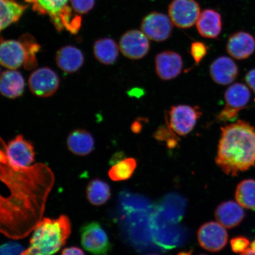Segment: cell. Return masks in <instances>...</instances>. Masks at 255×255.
Returning a JSON list of instances; mask_svg holds the SVG:
<instances>
[{
  "label": "cell",
  "instance_id": "obj_1",
  "mask_svg": "<svg viewBox=\"0 0 255 255\" xmlns=\"http://www.w3.org/2000/svg\"><path fill=\"white\" fill-rule=\"evenodd\" d=\"M216 164L226 174L236 176L255 165V130L245 121L221 128Z\"/></svg>",
  "mask_w": 255,
  "mask_h": 255
},
{
  "label": "cell",
  "instance_id": "obj_2",
  "mask_svg": "<svg viewBox=\"0 0 255 255\" xmlns=\"http://www.w3.org/2000/svg\"><path fill=\"white\" fill-rule=\"evenodd\" d=\"M71 230V221L66 215L43 218L35 226L30 246L21 255H55L66 244Z\"/></svg>",
  "mask_w": 255,
  "mask_h": 255
},
{
  "label": "cell",
  "instance_id": "obj_3",
  "mask_svg": "<svg viewBox=\"0 0 255 255\" xmlns=\"http://www.w3.org/2000/svg\"><path fill=\"white\" fill-rule=\"evenodd\" d=\"M81 242L83 248L94 255H107L112 245L107 232L100 223H86L81 228Z\"/></svg>",
  "mask_w": 255,
  "mask_h": 255
},
{
  "label": "cell",
  "instance_id": "obj_4",
  "mask_svg": "<svg viewBox=\"0 0 255 255\" xmlns=\"http://www.w3.org/2000/svg\"><path fill=\"white\" fill-rule=\"evenodd\" d=\"M201 116L202 112L198 107L186 105L173 106L169 112L168 126L176 134L186 135L192 131Z\"/></svg>",
  "mask_w": 255,
  "mask_h": 255
},
{
  "label": "cell",
  "instance_id": "obj_5",
  "mask_svg": "<svg viewBox=\"0 0 255 255\" xmlns=\"http://www.w3.org/2000/svg\"><path fill=\"white\" fill-rule=\"evenodd\" d=\"M225 98V107L218 116L220 122L225 123L237 119L239 112L244 109L250 102L251 93L246 86L237 83L227 89Z\"/></svg>",
  "mask_w": 255,
  "mask_h": 255
},
{
  "label": "cell",
  "instance_id": "obj_6",
  "mask_svg": "<svg viewBox=\"0 0 255 255\" xmlns=\"http://www.w3.org/2000/svg\"><path fill=\"white\" fill-rule=\"evenodd\" d=\"M168 14L175 26L188 28L197 23L200 8L195 0H173L169 5Z\"/></svg>",
  "mask_w": 255,
  "mask_h": 255
},
{
  "label": "cell",
  "instance_id": "obj_7",
  "mask_svg": "<svg viewBox=\"0 0 255 255\" xmlns=\"http://www.w3.org/2000/svg\"><path fill=\"white\" fill-rule=\"evenodd\" d=\"M60 79L57 73L47 67L37 69L28 79L31 92L37 97L47 98L56 93L59 87Z\"/></svg>",
  "mask_w": 255,
  "mask_h": 255
},
{
  "label": "cell",
  "instance_id": "obj_8",
  "mask_svg": "<svg viewBox=\"0 0 255 255\" xmlns=\"http://www.w3.org/2000/svg\"><path fill=\"white\" fill-rule=\"evenodd\" d=\"M197 239L201 247L217 253L227 245L228 234L224 226L219 223L209 222L201 226L197 232Z\"/></svg>",
  "mask_w": 255,
  "mask_h": 255
},
{
  "label": "cell",
  "instance_id": "obj_9",
  "mask_svg": "<svg viewBox=\"0 0 255 255\" xmlns=\"http://www.w3.org/2000/svg\"><path fill=\"white\" fill-rule=\"evenodd\" d=\"M168 16L161 12H152L142 21L141 28L148 39L161 42L171 36L173 24Z\"/></svg>",
  "mask_w": 255,
  "mask_h": 255
},
{
  "label": "cell",
  "instance_id": "obj_10",
  "mask_svg": "<svg viewBox=\"0 0 255 255\" xmlns=\"http://www.w3.org/2000/svg\"><path fill=\"white\" fill-rule=\"evenodd\" d=\"M120 48L121 52L128 58L142 59L149 52L148 38L142 31L137 30L128 31L121 37Z\"/></svg>",
  "mask_w": 255,
  "mask_h": 255
},
{
  "label": "cell",
  "instance_id": "obj_11",
  "mask_svg": "<svg viewBox=\"0 0 255 255\" xmlns=\"http://www.w3.org/2000/svg\"><path fill=\"white\" fill-rule=\"evenodd\" d=\"M6 150L11 161L21 167H30L36 156L33 144L21 135H18L9 141Z\"/></svg>",
  "mask_w": 255,
  "mask_h": 255
},
{
  "label": "cell",
  "instance_id": "obj_12",
  "mask_svg": "<svg viewBox=\"0 0 255 255\" xmlns=\"http://www.w3.org/2000/svg\"><path fill=\"white\" fill-rule=\"evenodd\" d=\"M155 63L156 73L163 81L177 78L182 71L183 66L181 56L173 51H164L158 54Z\"/></svg>",
  "mask_w": 255,
  "mask_h": 255
},
{
  "label": "cell",
  "instance_id": "obj_13",
  "mask_svg": "<svg viewBox=\"0 0 255 255\" xmlns=\"http://www.w3.org/2000/svg\"><path fill=\"white\" fill-rule=\"evenodd\" d=\"M26 59V50L21 41L9 40L0 43V64L11 70L23 65Z\"/></svg>",
  "mask_w": 255,
  "mask_h": 255
},
{
  "label": "cell",
  "instance_id": "obj_14",
  "mask_svg": "<svg viewBox=\"0 0 255 255\" xmlns=\"http://www.w3.org/2000/svg\"><path fill=\"white\" fill-rule=\"evenodd\" d=\"M255 50V39L250 33L237 32L229 38L227 43L229 55L238 60L248 58Z\"/></svg>",
  "mask_w": 255,
  "mask_h": 255
},
{
  "label": "cell",
  "instance_id": "obj_15",
  "mask_svg": "<svg viewBox=\"0 0 255 255\" xmlns=\"http://www.w3.org/2000/svg\"><path fill=\"white\" fill-rule=\"evenodd\" d=\"M210 74L216 84L221 85L231 84L237 78L238 68L236 63L229 57H218L212 63Z\"/></svg>",
  "mask_w": 255,
  "mask_h": 255
},
{
  "label": "cell",
  "instance_id": "obj_16",
  "mask_svg": "<svg viewBox=\"0 0 255 255\" xmlns=\"http://www.w3.org/2000/svg\"><path fill=\"white\" fill-rule=\"evenodd\" d=\"M245 216L242 207L234 201L221 203L215 211L216 221L227 229L237 227L243 221Z\"/></svg>",
  "mask_w": 255,
  "mask_h": 255
},
{
  "label": "cell",
  "instance_id": "obj_17",
  "mask_svg": "<svg viewBox=\"0 0 255 255\" xmlns=\"http://www.w3.org/2000/svg\"><path fill=\"white\" fill-rule=\"evenodd\" d=\"M84 56L81 50L73 46H66L57 51L56 62L57 66L68 73L79 71L84 65Z\"/></svg>",
  "mask_w": 255,
  "mask_h": 255
},
{
  "label": "cell",
  "instance_id": "obj_18",
  "mask_svg": "<svg viewBox=\"0 0 255 255\" xmlns=\"http://www.w3.org/2000/svg\"><path fill=\"white\" fill-rule=\"evenodd\" d=\"M196 27L201 36L209 39H215L222 31L221 15L213 9H206L200 14Z\"/></svg>",
  "mask_w": 255,
  "mask_h": 255
},
{
  "label": "cell",
  "instance_id": "obj_19",
  "mask_svg": "<svg viewBox=\"0 0 255 255\" xmlns=\"http://www.w3.org/2000/svg\"><path fill=\"white\" fill-rule=\"evenodd\" d=\"M24 88V79L18 71L9 70L0 76V94L6 98L15 99L20 97Z\"/></svg>",
  "mask_w": 255,
  "mask_h": 255
},
{
  "label": "cell",
  "instance_id": "obj_20",
  "mask_svg": "<svg viewBox=\"0 0 255 255\" xmlns=\"http://www.w3.org/2000/svg\"><path fill=\"white\" fill-rule=\"evenodd\" d=\"M69 150L78 156H86L94 151L95 141L93 136L87 130L78 129L73 130L67 138Z\"/></svg>",
  "mask_w": 255,
  "mask_h": 255
},
{
  "label": "cell",
  "instance_id": "obj_21",
  "mask_svg": "<svg viewBox=\"0 0 255 255\" xmlns=\"http://www.w3.org/2000/svg\"><path fill=\"white\" fill-rule=\"evenodd\" d=\"M94 53L99 62L106 65H113L119 55V47L110 38H103L95 41Z\"/></svg>",
  "mask_w": 255,
  "mask_h": 255
},
{
  "label": "cell",
  "instance_id": "obj_22",
  "mask_svg": "<svg viewBox=\"0 0 255 255\" xmlns=\"http://www.w3.org/2000/svg\"><path fill=\"white\" fill-rule=\"evenodd\" d=\"M111 196L110 185L105 181L95 178L88 183L87 197L92 205L96 206L103 205L110 199Z\"/></svg>",
  "mask_w": 255,
  "mask_h": 255
},
{
  "label": "cell",
  "instance_id": "obj_23",
  "mask_svg": "<svg viewBox=\"0 0 255 255\" xmlns=\"http://www.w3.org/2000/svg\"><path fill=\"white\" fill-rule=\"evenodd\" d=\"M25 8L12 0H0V31L17 21Z\"/></svg>",
  "mask_w": 255,
  "mask_h": 255
},
{
  "label": "cell",
  "instance_id": "obj_24",
  "mask_svg": "<svg viewBox=\"0 0 255 255\" xmlns=\"http://www.w3.org/2000/svg\"><path fill=\"white\" fill-rule=\"evenodd\" d=\"M69 0H36L39 8L53 19L58 29L63 27L62 14Z\"/></svg>",
  "mask_w": 255,
  "mask_h": 255
},
{
  "label": "cell",
  "instance_id": "obj_25",
  "mask_svg": "<svg viewBox=\"0 0 255 255\" xmlns=\"http://www.w3.org/2000/svg\"><path fill=\"white\" fill-rule=\"evenodd\" d=\"M235 198L242 207L255 210V180H245L238 185Z\"/></svg>",
  "mask_w": 255,
  "mask_h": 255
},
{
  "label": "cell",
  "instance_id": "obj_26",
  "mask_svg": "<svg viewBox=\"0 0 255 255\" xmlns=\"http://www.w3.org/2000/svg\"><path fill=\"white\" fill-rule=\"evenodd\" d=\"M137 166L136 161L133 158H128L116 162L110 169L108 175L114 181H125L132 177Z\"/></svg>",
  "mask_w": 255,
  "mask_h": 255
},
{
  "label": "cell",
  "instance_id": "obj_27",
  "mask_svg": "<svg viewBox=\"0 0 255 255\" xmlns=\"http://www.w3.org/2000/svg\"><path fill=\"white\" fill-rule=\"evenodd\" d=\"M170 127H161L155 133V138L159 141H167L170 148L175 147L177 144V138Z\"/></svg>",
  "mask_w": 255,
  "mask_h": 255
},
{
  "label": "cell",
  "instance_id": "obj_28",
  "mask_svg": "<svg viewBox=\"0 0 255 255\" xmlns=\"http://www.w3.org/2000/svg\"><path fill=\"white\" fill-rule=\"evenodd\" d=\"M207 47L200 41H195L191 44L190 47V53L193 57L197 65L202 61V59L206 55Z\"/></svg>",
  "mask_w": 255,
  "mask_h": 255
},
{
  "label": "cell",
  "instance_id": "obj_29",
  "mask_svg": "<svg viewBox=\"0 0 255 255\" xmlns=\"http://www.w3.org/2000/svg\"><path fill=\"white\" fill-rule=\"evenodd\" d=\"M72 7L79 14L88 13L94 8L95 0H70Z\"/></svg>",
  "mask_w": 255,
  "mask_h": 255
},
{
  "label": "cell",
  "instance_id": "obj_30",
  "mask_svg": "<svg viewBox=\"0 0 255 255\" xmlns=\"http://www.w3.org/2000/svg\"><path fill=\"white\" fill-rule=\"evenodd\" d=\"M24 250L23 245L17 242H7L0 245V255H21Z\"/></svg>",
  "mask_w": 255,
  "mask_h": 255
},
{
  "label": "cell",
  "instance_id": "obj_31",
  "mask_svg": "<svg viewBox=\"0 0 255 255\" xmlns=\"http://www.w3.org/2000/svg\"><path fill=\"white\" fill-rule=\"evenodd\" d=\"M231 245L232 250L235 253L242 254L247 250L250 242L246 238L239 237L233 238Z\"/></svg>",
  "mask_w": 255,
  "mask_h": 255
},
{
  "label": "cell",
  "instance_id": "obj_32",
  "mask_svg": "<svg viewBox=\"0 0 255 255\" xmlns=\"http://www.w3.org/2000/svg\"><path fill=\"white\" fill-rule=\"evenodd\" d=\"M245 80L249 87L253 89L255 94V69L251 70L247 73Z\"/></svg>",
  "mask_w": 255,
  "mask_h": 255
},
{
  "label": "cell",
  "instance_id": "obj_33",
  "mask_svg": "<svg viewBox=\"0 0 255 255\" xmlns=\"http://www.w3.org/2000/svg\"><path fill=\"white\" fill-rule=\"evenodd\" d=\"M61 255H85V254L81 249L72 247L63 250Z\"/></svg>",
  "mask_w": 255,
  "mask_h": 255
},
{
  "label": "cell",
  "instance_id": "obj_34",
  "mask_svg": "<svg viewBox=\"0 0 255 255\" xmlns=\"http://www.w3.org/2000/svg\"><path fill=\"white\" fill-rule=\"evenodd\" d=\"M141 122H140L139 120H136L134 123L132 124L131 126V129L133 132L139 133L142 129V124Z\"/></svg>",
  "mask_w": 255,
  "mask_h": 255
},
{
  "label": "cell",
  "instance_id": "obj_35",
  "mask_svg": "<svg viewBox=\"0 0 255 255\" xmlns=\"http://www.w3.org/2000/svg\"><path fill=\"white\" fill-rule=\"evenodd\" d=\"M240 255H255V252L251 250V249L248 248L244 253H242Z\"/></svg>",
  "mask_w": 255,
  "mask_h": 255
},
{
  "label": "cell",
  "instance_id": "obj_36",
  "mask_svg": "<svg viewBox=\"0 0 255 255\" xmlns=\"http://www.w3.org/2000/svg\"><path fill=\"white\" fill-rule=\"evenodd\" d=\"M193 251H191L190 252H181V253H178L177 255H192Z\"/></svg>",
  "mask_w": 255,
  "mask_h": 255
},
{
  "label": "cell",
  "instance_id": "obj_37",
  "mask_svg": "<svg viewBox=\"0 0 255 255\" xmlns=\"http://www.w3.org/2000/svg\"><path fill=\"white\" fill-rule=\"evenodd\" d=\"M250 248L252 250L255 252V240H254L250 245Z\"/></svg>",
  "mask_w": 255,
  "mask_h": 255
},
{
  "label": "cell",
  "instance_id": "obj_38",
  "mask_svg": "<svg viewBox=\"0 0 255 255\" xmlns=\"http://www.w3.org/2000/svg\"><path fill=\"white\" fill-rule=\"evenodd\" d=\"M157 255V254H149V255Z\"/></svg>",
  "mask_w": 255,
  "mask_h": 255
},
{
  "label": "cell",
  "instance_id": "obj_39",
  "mask_svg": "<svg viewBox=\"0 0 255 255\" xmlns=\"http://www.w3.org/2000/svg\"></svg>",
  "mask_w": 255,
  "mask_h": 255
}]
</instances>
